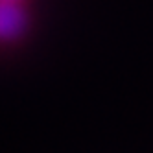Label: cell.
Returning a JSON list of instances; mask_svg holds the SVG:
<instances>
[{
  "label": "cell",
  "instance_id": "obj_1",
  "mask_svg": "<svg viewBox=\"0 0 153 153\" xmlns=\"http://www.w3.org/2000/svg\"><path fill=\"white\" fill-rule=\"evenodd\" d=\"M30 26V15L24 2L0 0V45L19 41Z\"/></svg>",
  "mask_w": 153,
  "mask_h": 153
},
{
  "label": "cell",
  "instance_id": "obj_2",
  "mask_svg": "<svg viewBox=\"0 0 153 153\" xmlns=\"http://www.w3.org/2000/svg\"><path fill=\"white\" fill-rule=\"evenodd\" d=\"M2 2H26V0H2Z\"/></svg>",
  "mask_w": 153,
  "mask_h": 153
}]
</instances>
